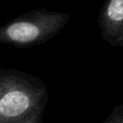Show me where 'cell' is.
<instances>
[{"mask_svg": "<svg viewBox=\"0 0 123 123\" xmlns=\"http://www.w3.org/2000/svg\"><path fill=\"white\" fill-rule=\"evenodd\" d=\"M46 106H47V104L42 105L40 107H38L36 110H34L31 114H28L25 119H23L22 121H20L18 123H42Z\"/></svg>", "mask_w": 123, "mask_h": 123, "instance_id": "4", "label": "cell"}, {"mask_svg": "<svg viewBox=\"0 0 123 123\" xmlns=\"http://www.w3.org/2000/svg\"><path fill=\"white\" fill-rule=\"evenodd\" d=\"M69 21L64 12L33 9L0 26V43L16 48L38 46L58 35Z\"/></svg>", "mask_w": 123, "mask_h": 123, "instance_id": "2", "label": "cell"}, {"mask_svg": "<svg viewBox=\"0 0 123 123\" xmlns=\"http://www.w3.org/2000/svg\"><path fill=\"white\" fill-rule=\"evenodd\" d=\"M102 123H123V104L117 105Z\"/></svg>", "mask_w": 123, "mask_h": 123, "instance_id": "5", "label": "cell"}, {"mask_svg": "<svg viewBox=\"0 0 123 123\" xmlns=\"http://www.w3.org/2000/svg\"><path fill=\"white\" fill-rule=\"evenodd\" d=\"M97 23L105 43L110 47H123V0H105Z\"/></svg>", "mask_w": 123, "mask_h": 123, "instance_id": "3", "label": "cell"}, {"mask_svg": "<svg viewBox=\"0 0 123 123\" xmlns=\"http://www.w3.org/2000/svg\"><path fill=\"white\" fill-rule=\"evenodd\" d=\"M47 102L48 89L39 77L0 68V123H18Z\"/></svg>", "mask_w": 123, "mask_h": 123, "instance_id": "1", "label": "cell"}]
</instances>
